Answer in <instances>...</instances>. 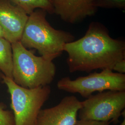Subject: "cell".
Instances as JSON below:
<instances>
[{
	"mask_svg": "<svg viewBox=\"0 0 125 125\" xmlns=\"http://www.w3.org/2000/svg\"><path fill=\"white\" fill-rule=\"evenodd\" d=\"M28 15L9 0H0V27L10 43L20 41Z\"/></svg>",
	"mask_w": 125,
	"mask_h": 125,
	"instance_id": "ba28073f",
	"label": "cell"
},
{
	"mask_svg": "<svg viewBox=\"0 0 125 125\" xmlns=\"http://www.w3.org/2000/svg\"><path fill=\"white\" fill-rule=\"evenodd\" d=\"M82 105L75 96H66L56 106L41 109L36 125H75Z\"/></svg>",
	"mask_w": 125,
	"mask_h": 125,
	"instance_id": "52a82bcc",
	"label": "cell"
},
{
	"mask_svg": "<svg viewBox=\"0 0 125 125\" xmlns=\"http://www.w3.org/2000/svg\"><path fill=\"white\" fill-rule=\"evenodd\" d=\"M94 3L97 9H125V0H94Z\"/></svg>",
	"mask_w": 125,
	"mask_h": 125,
	"instance_id": "7c38bea8",
	"label": "cell"
},
{
	"mask_svg": "<svg viewBox=\"0 0 125 125\" xmlns=\"http://www.w3.org/2000/svg\"><path fill=\"white\" fill-rule=\"evenodd\" d=\"M0 37H3V33L2 30V29L0 27Z\"/></svg>",
	"mask_w": 125,
	"mask_h": 125,
	"instance_id": "2e32d148",
	"label": "cell"
},
{
	"mask_svg": "<svg viewBox=\"0 0 125 125\" xmlns=\"http://www.w3.org/2000/svg\"><path fill=\"white\" fill-rule=\"evenodd\" d=\"M3 76V74L1 72H0V81L2 80Z\"/></svg>",
	"mask_w": 125,
	"mask_h": 125,
	"instance_id": "e0dca14e",
	"label": "cell"
},
{
	"mask_svg": "<svg viewBox=\"0 0 125 125\" xmlns=\"http://www.w3.org/2000/svg\"><path fill=\"white\" fill-rule=\"evenodd\" d=\"M110 123H111L109 122H103L88 120H79L77 121L75 125H110Z\"/></svg>",
	"mask_w": 125,
	"mask_h": 125,
	"instance_id": "5bb4252c",
	"label": "cell"
},
{
	"mask_svg": "<svg viewBox=\"0 0 125 125\" xmlns=\"http://www.w3.org/2000/svg\"><path fill=\"white\" fill-rule=\"evenodd\" d=\"M79 120L117 124L125 110V91L107 90L92 94L82 102Z\"/></svg>",
	"mask_w": 125,
	"mask_h": 125,
	"instance_id": "8992f818",
	"label": "cell"
},
{
	"mask_svg": "<svg viewBox=\"0 0 125 125\" xmlns=\"http://www.w3.org/2000/svg\"><path fill=\"white\" fill-rule=\"evenodd\" d=\"M116 71L117 73L124 74L125 72V59H123L118 62L114 66L113 71Z\"/></svg>",
	"mask_w": 125,
	"mask_h": 125,
	"instance_id": "9a60e30c",
	"label": "cell"
},
{
	"mask_svg": "<svg viewBox=\"0 0 125 125\" xmlns=\"http://www.w3.org/2000/svg\"><path fill=\"white\" fill-rule=\"evenodd\" d=\"M58 89L72 93H77L87 98L95 92L107 90L125 91V75L106 69L94 72L75 80L64 77L57 83Z\"/></svg>",
	"mask_w": 125,
	"mask_h": 125,
	"instance_id": "5b68a950",
	"label": "cell"
},
{
	"mask_svg": "<svg viewBox=\"0 0 125 125\" xmlns=\"http://www.w3.org/2000/svg\"><path fill=\"white\" fill-rule=\"evenodd\" d=\"M47 12L36 9L28 15L20 40L27 49H34L43 58L53 61L63 52L65 44L75 40L71 32L57 30L46 20Z\"/></svg>",
	"mask_w": 125,
	"mask_h": 125,
	"instance_id": "7a4b0ae2",
	"label": "cell"
},
{
	"mask_svg": "<svg viewBox=\"0 0 125 125\" xmlns=\"http://www.w3.org/2000/svg\"><path fill=\"white\" fill-rule=\"evenodd\" d=\"M2 80L11 96V107L13 111L15 125H36L41 108L49 98L51 87L46 85L27 89L4 75Z\"/></svg>",
	"mask_w": 125,
	"mask_h": 125,
	"instance_id": "277c9868",
	"label": "cell"
},
{
	"mask_svg": "<svg viewBox=\"0 0 125 125\" xmlns=\"http://www.w3.org/2000/svg\"><path fill=\"white\" fill-rule=\"evenodd\" d=\"M54 13L63 21L75 24L94 15L97 8L94 0H50Z\"/></svg>",
	"mask_w": 125,
	"mask_h": 125,
	"instance_id": "9c48e42d",
	"label": "cell"
},
{
	"mask_svg": "<svg viewBox=\"0 0 125 125\" xmlns=\"http://www.w3.org/2000/svg\"><path fill=\"white\" fill-rule=\"evenodd\" d=\"M63 52L68 54L69 72H90L113 68L125 59V42L110 36L102 24L92 22L84 36L65 44Z\"/></svg>",
	"mask_w": 125,
	"mask_h": 125,
	"instance_id": "6da1fadb",
	"label": "cell"
},
{
	"mask_svg": "<svg viewBox=\"0 0 125 125\" xmlns=\"http://www.w3.org/2000/svg\"><path fill=\"white\" fill-rule=\"evenodd\" d=\"M13 52L11 43L0 37V72L13 79Z\"/></svg>",
	"mask_w": 125,
	"mask_h": 125,
	"instance_id": "30bf717a",
	"label": "cell"
},
{
	"mask_svg": "<svg viewBox=\"0 0 125 125\" xmlns=\"http://www.w3.org/2000/svg\"><path fill=\"white\" fill-rule=\"evenodd\" d=\"M29 15L36 9L44 10L47 13L54 14L53 7L50 0H9Z\"/></svg>",
	"mask_w": 125,
	"mask_h": 125,
	"instance_id": "8fae6325",
	"label": "cell"
},
{
	"mask_svg": "<svg viewBox=\"0 0 125 125\" xmlns=\"http://www.w3.org/2000/svg\"><path fill=\"white\" fill-rule=\"evenodd\" d=\"M0 125H15L13 112L6 109L4 104L0 103Z\"/></svg>",
	"mask_w": 125,
	"mask_h": 125,
	"instance_id": "4fadbf2b",
	"label": "cell"
},
{
	"mask_svg": "<svg viewBox=\"0 0 125 125\" xmlns=\"http://www.w3.org/2000/svg\"><path fill=\"white\" fill-rule=\"evenodd\" d=\"M120 125H125V118H124V120L123 121L121 122V124Z\"/></svg>",
	"mask_w": 125,
	"mask_h": 125,
	"instance_id": "ac0fdd59",
	"label": "cell"
},
{
	"mask_svg": "<svg viewBox=\"0 0 125 125\" xmlns=\"http://www.w3.org/2000/svg\"><path fill=\"white\" fill-rule=\"evenodd\" d=\"M13 80L27 89L49 85L53 81L56 67L53 61L37 56L20 41L12 43Z\"/></svg>",
	"mask_w": 125,
	"mask_h": 125,
	"instance_id": "3957f363",
	"label": "cell"
}]
</instances>
